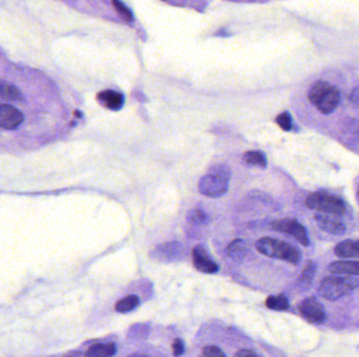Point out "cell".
<instances>
[{"label":"cell","mask_w":359,"mask_h":357,"mask_svg":"<svg viewBox=\"0 0 359 357\" xmlns=\"http://www.w3.org/2000/svg\"><path fill=\"white\" fill-rule=\"evenodd\" d=\"M232 171L226 164H214L198 182V191L210 198L225 195L229 190Z\"/></svg>","instance_id":"6da1fadb"},{"label":"cell","mask_w":359,"mask_h":357,"mask_svg":"<svg viewBox=\"0 0 359 357\" xmlns=\"http://www.w3.org/2000/svg\"><path fill=\"white\" fill-rule=\"evenodd\" d=\"M308 99L322 114H330L340 105V92L328 82L318 81L309 90Z\"/></svg>","instance_id":"7a4b0ae2"},{"label":"cell","mask_w":359,"mask_h":357,"mask_svg":"<svg viewBox=\"0 0 359 357\" xmlns=\"http://www.w3.org/2000/svg\"><path fill=\"white\" fill-rule=\"evenodd\" d=\"M256 250L269 258L280 259L290 264L298 266L300 261V252L298 248L287 242L265 237L256 244Z\"/></svg>","instance_id":"3957f363"},{"label":"cell","mask_w":359,"mask_h":357,"mask_svg":"<svg viewBox=\"0 0 359 357\" xmlns=\"http://www.w3.org/2000/svg\"><path fill=\"white\" fill-rule=\"evenodd\" d=\"M358 286L357 279L345 276H329L322 279L318 292L327 300L335 301L348 296Z\"/></svg>","instance_id":"277c9868"},{"label":"cell","mask_w":359,"mask_h":357,"mask_svg":"<svg viewBox=\"0 0 359 357\" xmlns=\"http://www.w3.org/2000/svg\"><path fill=\"white\" fill-rule=\"evenodd\" d=\"M306 206L311 210H318L324 214L342 216L347 210L346 204L342 198L328 192H314L307 197Z\"/></svg>","instance_id":"5b68a950"},{"label":"cell","mask_w":359,"mask_h":357,"mask_svg":"<svg viewBox=\"0 0 359 357\" xmlns=\"http://www.w3.org/2000/svg\"><path fill=\"white\" fill-rule=\"evenodd\" d=\"M271 226L274 230L294 237L302 246H308L310 244L306 228L298 220L285 218V219L272 222Z\"/></svg>","instance_id":"8992f818"},{"label":"cell","mask_w":359,"mask_h":357,"mask_svg":"<svg viewBox=\"0 0 359 357\" xmlns=\"http://www.w3.org/2000/svg\"><path fill=\"white\" fill-rule=\"evenodd\" d=\"M298 310L302 318L312 324H322L327 318L324 306L313 296L305 299L298 306Z\"/></svg>","instance_id":"52a82bcc"},{"label":"cell","mask_w":359,"mask_h":357,"mask_svg":"<svg viewBox=\"0 0 359 357\" xmlns=\"http://www.w3.org/2000/svg\"><path fill=\"white\" fill-rule=\"evenodd\" d=\"M25 121V116L11 104H0V128L15 130Z\"/></svg>","instance_id":"ba28073f"},{"label":"cell","mask_w":359,"mask_h":357,"mask_svg":"<svg viewBox=\"0 0 359 357\" xmlns=\"http://www.w3.org/2000/svg\"><path fill=\"white\" fill-rule=\"evenodd\" d=\"M192 259L194 266L198 272L204 274H216L220 268L214 262V259L210 257L209 252L204 246H198L192 250Z\"/></svg>","instance_id":"9c48e42d"},{"label":"cell","mask_w":359,"mask_h":357,"mask_svg":"<svg viewBox=\"0 0 359 357\" xmlns=\"http://www.w3.org/2000/svg\"><path fill=\"white\" fill-rule=\"evenodd\" d=\"M316 221L325 232L332 235L345 234L346 226L344 222L338 218V216L330 215V214H318L316 215Z\"/></svg>","instance_id":"30bf717a"},{"label":"cell","mask_w":359,"mask_h":357,"mask_svg":"<svg viewBox=\"0 0 359 357\" xmlns=\"http://www.w3.org/2000/svg\"><path fill=\"white\" fill-rule=\"evenodd\" d=\"M98 101L110 110H119L123 107V94L115 90H104L98 94Z\"/></svg>","instance_id":"8fae6325"},{"label":"cell","mask_w":359,"mask_h":357,"mask_svg":"<svg viewBox=\"0 0 359 357\" xmlns=\"http://www.w3.org/2000/svg\"><path fill=\"white\" fill-rule=\"evenodd\" d=\"M0 100L8 102H20L23 100L21 91L17 86L0 80Z\"/></svg>","instance_id":"7c38bea8"},{"label":"cell","mask_w":359,"mask_h":357,"mask_svg":"<svg viewBox=\"0 0 359 357\" xmlns=\"http://www.w3.org/2000/svg\"><path fill=\"white\" fill-rule=\"evenodd\" d=\"M117 352V347L114 343H102L90 347L84 357H113Z\"/></svg>","instance_id":"4fadbf2b"},{"label":"cell","mask_w":359,"mask_h":357,"mask_svg":"<svg viewBox=\"0 0 359 357\" xmlns=\"http://www.w3.org/2000/svg\"><path fill=\"white\" fill-rule=\"evenodd\" d=\"M330 272L338 274L359 276V261H338L329 266Z\"/></svg>","instance_id":"5bb4252c"},{"label":"cell","mask_w":359,"mask_h":357,"mask_svg":"<svg viewBox=\"0 0 359 357\" xmlns=\"http://www.w3.org/2000/svg\"><path fill=\"white\" fill-rule=\"evenodd\" d=\"M335 254L340 258H359L356 242L352 241V240H345V241L338 244L335 248Z\"/></svg>","instance_id":"9a60e30c"},{"label":"cell","mask_w":359,"mask_h":357,"mask_svg":"<svg viewBox=\"0 0 359 357\" xmlns=\"http://www.w3.org/2000/svg\"><path fill=\"white\" fill-rule=\"evenodd\" d=\"M247 242L243 239H236L228 246V256L236 262H240L246 257L247 250H248Z\"/></svg>","instance_id":"2e32d148"},{"label":"cell","mask_w":359,"mask_h":357,"mask_svg":"<svg viewBox=\"0 0 359 357\" xmlns=\"http://www.w3.org/2000/svg\"><path fill=\"white\" fill-rule=\"evenodd\" d=\"M139 304L140 299L137 296H127L116 304V312L126 314V312H132L134 309L137 308Z\"/></svg>","instance_id":"e0dca14e"},{"label":"cell","mask_w":359,"mask_h":357,"mask_svg":"<svg viewBox=\"0 0 359 357\" xmlns=\"http://www.w3.org/2000/svg\"><path fill=\"white\" fill-rule=\"evenodd\" d=\"M267 307L276 312H284L289 307L288 298L284 294H278V296H269L266 301Z\"/></svg>","instance_id":"ac0fdd59"},{"label":"cell","mask_w":359,"mask_h":357,"mask_svg":"<svg viewBox=\"0 0 359 357\" xmlns=\"http://www.w3.org/2000/svg\"><path fill=\"white\" fill-rule=\"evenodd\" d=\"M243 162L247 164L265 168L267 166L266 156L260 151H248L243 155Z\"/></svg>","instance_id":"d6986e66"},{"label":"cell","mask_w":359,"mask_h":357,"mask_svg":"<svg viewBox=\"0 0 359 357\" xmlns=\"http://www.w3.org/2000/svg\"><path fill=\"white\" fill-rule=\"evenodd\" d=\"M316 266L314 262L310 261L305 266L302 270V274H300V282L302 283V286H309L312 282L313 277L316 274Z\"/></svg>","instance_id":"ffe728a7"},{"label":"cell","mask_w":359,"mask_h":357,"mask_svg":"<svg viewBox=\"0 0 359 357\" xmlns=\"http://www.w3.org/2000/svg\"><path fill=\"white\" fill-rule=\"evenodd\" d=\"M187 218L192 224H196V226L207 224L208 219H209L205 212L198 210V208H194V210H190L188 213Z\"/></svg>","instance_id":"44dd1931"},{"label":"cell","mask_w":359,"mask_h":357,"mask_svg":"<svg viewBox=\"0 0 359 357\" xmlns=\"http://www.w3.org/2000/svg\"><path fill=\"white\" fill-rule=\"evenodd\" d=\"M113 6L124 21L127 22V23L134 21V15H132V11L123 3L115 0V1H113Z\"/></svg>","instance_id":"7402d4cb"},{"label":"cell","mask_w":359,"mask_h":357,"mask_svg":"<svg viewBox=\"0 0 359 357\" xmlns=\"http://www.w3.org/2000/svg\"><path fill=\"white\" fill-rule=\"evenodd\" d=\"M276 124L285 131H290L294 128V122L289 112L285 111L278 116L276 120Z\"/></svg>","instance_id":"603a6c76"},{"label":"cell","mask_w":359,"mask_h":357,"mask_svg":"<svg viewBox=\"0 0 359 357\" xmlns=\"http://www.w3.org/2000/svg\"><path fill=\"white\" fill-rule=\"evenodd\" d=\"M198 357H226L218 347L207 346L202 350Z\"/></svg>","instance_id":"cb8c5ba5"},{"label":"cell","mask_w":359,"mask_h":357,"mask_svg":"<svg viewBox=\"0 0 359 357\" xmlns=\"http://www.w3.org/2000/svg\"><path fill=\"white\" fill-rule=\"evenodd\" d=\"M184 351H185V345H184L183 340L176 338L172 343V353H174V356H182L184 354Z\"/></svg>","instance_id":"d4e9b609"},{"label":"cell","mask_w":359,"mask_h":357,"mask_svg":"<svg viewBox=\"0 0 359 357\" xmlns=\"http://www.w3.org/2000/svg\"><path fill=\"white\" fill-rule=\"evenodd\" d=\"M234 357H263L260 355L256 354L254 351L248 350V349H242V350L238 351L234 355Z\"/></svg>","instance_id":"484cf974"},{"label":"cell","mask_w":359,"mask_h":357,"mask_svg":"<svg viewBox=\"0 0 359 357\" xmlns=\"http://www.w3.org/2000/svg\"><path fill=\"white\" fill-rule=\"evenodd\" d=\"M130 357H150V356H147V355L134 354V355H132V356H130Z\"/></svg>","instance_id":"4316f807"},{"label":"cell","mask_w":359,"mask_h":357,"mask_svg":"<svg viewBox=\"0 0 359 357\" xmlns=\"http://www.w3.org/2000/svg\"><path fill=\"white\" fill-rule=\"evenodd\" d=\"M81 355H80V353H75V354L71 355L70 357H80Z\"/></svg>","instance_id":"83f0119b"},{"label":"cell","mask_w":359,"mask_h":357,"mask_svg":"<svg viewBox=\"0 0 359 357\" xmlns=\"http://www.w3.org/2000/svg\"><path fill=\"white\" fill-rule=\"evenodd\" d=\"M355 242H356L357 250H358V254H359V240H357V241H355Z\"/></svg>","instance_id":"f1b7e54d"},{"label":"cell","mask_w":359,"mask_h":357,"mask_svg":"<svg viewBox=\"0 0 359 357\" xmlns=\"http://www.w3.org/2000/svg\"><path fill=\"white\" fill-rule=\"evenodd\" d=\"M357 197H358V200H359V190H358V193H357Z\"/></svg>","instance_id":"f546056e"}]
</instances>
